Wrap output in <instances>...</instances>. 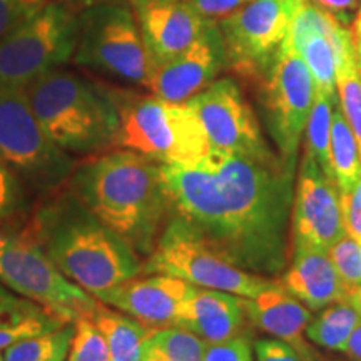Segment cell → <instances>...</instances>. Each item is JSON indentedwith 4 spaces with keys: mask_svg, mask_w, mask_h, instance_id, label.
Here are the masks:
<instances>
[{
    "mask_svg": "<svg viewBox=\"0 0 361 361\" xmlns=\"http://www.w3.org/2000/svg\"><path fill=\"white\" fill-rule=\"evenodd\" d=\"M355 42V51H356V59H358V66L361 71V35H353Z\"/></svg>",
    "mask_w": 361,
    "mask_h": 361,
    "instance_id": "f6af8a7d",
    "label": "cell"
},
{
    "mask_svg": "<svg viewBox=\"0 0 361 361\" xmlns=\"http://www.w3.org/2000/svg\"><path fill=\"white\" fill-rule=\"evenodd\" d=\"M66 361H111L109 348L92 316H80Z\"/></svg>",
    "mask_w": 361,
    "mask_h": 361,
    "instance_id": "f1b7e54d",
    "label": "cell"
},
{
    "mask_svg": "<svg viewBox=\"0 0 361 361\" xmlns=\"http://www.w3.org/2000/svg\"><path fill=\"white\" fill-rule=\"evenodd\" d=\"M329 161L340 196L353 191L361 176V156L356 137L340 106H335L329 130Z\"/></svg>",
    "mask_w": 361,
    "mask_h": 361,
    "instance_id": "7402d4cb",
    "label": "cell"
},
{
    "mask_svg": "<svg viewBox=\"0 0 361 361\" xmlns=\"http://www.w3.org/2000/svg\"><path fill=\"white\" fill-rule=\"evenodd\" d=\"M188 104L200 119L213 151L250 156L274 152L266 142L250 101L234 79L214 80Z\"/></svg>",
    "mask_w": 361,
    "mask_h": 361,
    "instance_id": "4fadbf2b",
    "label": "cell"
},
{
    "mask_svg": "<svg viewBox=\"0 0 361 361\" xmlns=\"http://www.w3.org/2000/svg\"><path fill=\"white\" fill-rule=\"evenodd\" d=\"M35 117L49 139L69 154H94L116 146L119 112L111 89L61 66L25 85Z\"/></svg>",
    "mask_w": 361,
    "mask_h": 361,
    "instance_id": "277c9868",
    "label": "cell"
},
{
    "mask_svg": "<svg viewBox=\"0 0 361 361\" xmlns=\"http://www.w3.org/2000/svg\"><path fill=\"white\" fill-rule=\"evenodd\" d=\"M51 316L42 306L34 301L22 298L8 290L0 283V328L2 326H17L32 319Z\"/></svg>",
    "mask_w": 361,
    "mask_h": 361,
    "instance_id": "4dcf8cb0",
    "label": "cell"
},
{
    "mask_svg": "<svg viewBox=\"0 0 361 361\" xmlns=\"http://www.w3.org/2000/svg\"><path fill=\"white\" fill-rule=\"evenodd\" d=\"M202 361H252L251 343L245 335L228 341L211 343L206 346Z\"/></svg>",
    "mask_w": 361,
    "mask_h": 361,
    "instance_id": "1f68e13d",
    "label": "cell"
},
{
    "mask_svg": "<svg viewBox=\"0 0 361 361\" xmlns=\"http://www.w3.org/2000/svg\"><path fill=\"white\" fill-rule=\"evenodd\" d=\"M67 188L139 258H147L169 218L162 164L128 149L75 164Z\"/></svg>",
    "mask_w": 361,
    "mask_h": 361,
    "instance_id": "3957f363",
    "label": "cell"
},
{
    "mask_svg": "<svg viewBox=\"0 0 361 361\" xmlns=\"http://www.w3.org/2000/svg\"><path fill=\"white\" fill-rule=\"evenodd\" d=\"M351 32H353V35H361V8L358 16H356L353 25H351Z\"/></svg>",
    "mask_w": 361,
    "mask_h": 361,
    "instance_id": "bcb514c9",
    "label": "cell"
},
{
    "mask_svg": "<svg viewBox=\"0 0 361 361\" xmlns=\"http://www.w3.org/2000/svg\"><path fill=\"white\" fill-rule=\"evenodd\" d=\"M188 2L196 8L202 19L218 24L219 20H224L250 0H188Z\"/></svg>",
    "mask_w": 361,
    "mask_h": 361,
    "instance_id": "e575fe53",
    "label": "cell"
},
{
    "mask_svg": "<svg viewBox=\"0 0 361 361\" xmlns=\"http://www.w3.org/2000/svg\"><path fill=\"white\" fill-rule=\"evenodd\" d=\"M360 319L358 311L350 305L348 300H343L326 306L316 318H311L305 335L310 341L323 348L341 351Z\"/></svg>",
    "mask_w": 361,
    "mask_h": 361,
    "instance_id": "d4e9b609",
    "label": "cell"
},
{
    "mask_svg": "<svg viewBox=\"0 0 361 361\" xmlns=\"http://www.w3.org/2000/svg\"><path fill=\"white\" fill-rule=\"evenodd\" d=\"M328 256L346 293L361 286V246L350 234L338 239L328 250Z\"/></svg>",
    "mask_w": 361,
    "mask_h": 361,
    "instance_id": "f546056e",
    "label": "cell"
},
{
    "mask_svg": "<svg viewBox=\"0 0 361 361\" xmlns=\"http://www.w3.org/2000/svg\"><path fill=\"white\" fill-rule=\"evenodd\" d=\"M0 283L64 323L92 316L101 305L71 283L32 239L16 229H0Z\"/></svg>",
    "mask_w": 361,
    "mask_h": 361,
    "instance_id": "ba28073f",
    "label": "cell"
},
{
    "mask_svg": "<svg viewBox=\"0 0 361 361\" xmlns=\"http://www.w3.org/2000/svg\"><path fill=\"white\" fill-rule=\"evenodd\" d=\"M346 300L350 301V305L353 306V308L358 311V314L361 316V286L355 288V290H351L348 293V296H346Z\"/></svg>",
    "mask_w": 361,
    "mask_h": 361,
    "instance_id": "7bdbcfd3",
    "label": "cell"
},
{
    "mask_svg": "<svg viewBox=\"0 0 361 361\" xmlns=\"http://www.w3.org/2000/svg\"><path fill=\"white\" fill-rule=\"evenodd\" d=\"M32 211V191L0 159V229L25 224Z\"/></svg>",
    "mask_w": 361,
    "mask_h": 361,
    "instance_id": "4316f807",
    "label": "cell"
},
{
    "mask_svg": "<svg viewBox=\"0 0 361 361\" xmlns=\"http://www.w3.org/2000/svg\"><path fill=\"white\" fill-rule=\"evenodd\" d=\"M226 69V49L219 27L209 22L200 39L179 56L156 67L149 90L169 102H188Z\"/></svg>",
    "mask_w": 361,
    "mask_h": 361,
    "instance_id": "9a60e30c",
    "label": "cell"
},
{
    "mask_svg": "<svg viewBox=\"0 0 361 361\" xmlns=\"http://www.w3.org/2000/svg\"><path fill=\"white\" fill-rule=\"evenodd\" d=\"M147 346L161 351L171 361H202L207 343L186 328L168 326L154 329Z\"/></svg>",
    "mask_w": 361,
    "mask_h": 361,
    "instance_id": "83f0119b",
    "label": "cell"
},
{
    "mask_svg": "<svg viewBox=\"0 0 361 361\" xmlns=\"http://www.w3.org/2000/svg\"><path fill=\"white\" fill-rule=\"evenodd\" d=\"M169 216L247 273L278 276L293 255L296 164L276 152L213 151L189 166L162 164Z\"/></svg>",
    "mask_w": 361,
    "mask_h": 361,
    "instance_id": "6da1fadb",
    "label": "cell"
},
{
    "mask_svg": "<svg viewBox=\"0 0 361 361\" xmlns=\"http://www.w3.org/2000/svg\"><path fill=\"white\" fill-rule=\"evenodd\" d=\"M144 361H171L168 356H164L161 353V351H157L156 348H151V346H147V351H146V360Z\"/></svg>",
    "mask_w": 361,
    "mask_h": 361,
    "instance_id": "ee69618b",
    "label": "cell"
},
{
    "mask_svg": "<svg viewBox=\"0 0 361 361\" xmlns=\"http://www.w3.org/2000/svg\"><path fill=\"white\" fill-rule=\"evenodd\" d=\"M141 274H169L192 286L252 298L268 286L269 278L247 273L228 263L180 221L168 218L154 251L142 263Z\"/></svg>",
    "mask_w": 361,
    "mask_h": 361,
    "instance_id": "30bf717a",
    "label": "cell"
},
{
    "mask_svg": "<svg viewBox=\"0 0 361 361\" xmlns=\"http://www.w3.org/2000/svg\"><path fill=\"white\" fill-rule=\"evenodd\" d=\"M75 323L59 326L22 338L4 350V361H66L69 355Z\"/></svg>",
    "mask_w": 361,
    "mask_h": 361,
    "instance_id": "cb8c5ba5",
    "label": "cell"
},
{
    "mask_svg": "<svg viewBox=\"0 0 361 361\" xmlns=\"http://www.w3.org/2000/svg\"><path fill=\"white\" fill-rule=\"evenodd\" d=\"M57 2H62L64 6L69 7L72 12L80 13L92 7L111 6V4H124L126 0H57Z\"/></svg>",
    "mask_w": 361,
    "mask_h": 361,
    "instance_id": "ab89813d",
    "label": "cell"
},
{
    "mask_svg": "<svg viewBox=\"0 0 361 361\" xmlns=\"http://www.w3.org/2000/svg\"><path fill=\"white\" fill-rule=\"evenodd\" d=\"M308 2L313 4L316 7L323 8V11L333 13V16H335L340 22H343V24H345L350 12L356 11L360 6V0H308Z\"/></svg>",
    "mask_w": 361,
    "mask_h": 361,
    "instance_id": "74e56055",
    "label": "cell"
},
{
    "mask_svg": "<svg viewBox=\"0 0 361 361\" xmlns=\"http://www.w3.org/2000/svg\"><path fill=\"white\" fill-rule=\"evenodd\" d=\"M338 106L353 130L361 156V71L356 59L353 32L335 54Z\"/></svg>",
    "mask_w": 361,
    "mask_h": 361,
    "instance_id": "603a6c76",
    "label": "cell"
},
{
    "mask_svg": "<svg viewBox=\"0 0 361 361\" xmlns=\"http://www.w3.org/2000/svg\"><path fill=\"white\" fill-rule=\"evenodd\" d=\"M134 16L154 71L191 47L209 24L188 0H162Z\"/></svg>",
    "mask_w": 361,
    "mask_h": 361,
    "instance_id": "e0dca14e",
    "label": "cell"
},
{
    "mask_svg": "<svg viewBox=\"0 0 361 361\" xmlns=\"http://www.w3.org/2000/svg\"><path fill=\"white\" fill-rule=\"evenodd\" d=\"M336 104L338 101L335 99H329L323 92L314 90L313 106L305 129V149L331 179H335V176L329 161V130H331L333 107Z\"/></svg>",
    "mask_w": 361,
    "mask_h": 361,
    "instance_id": "484cf974",
    "label": "cell"
},
{
    "mask_svg": "<svg viewBox=\"0 0 361 361\" xmlns=\"http://www.w3.org/2000/svg\"><path fill=\"white\" fill-rule=\"evenodd\" d=\"M341 353H345L348 358L355 361H361V319L356 324V328L351 333L348 341L345 343V346L341 348Z\"/></svg>",
    "mask_w": 361,
    "mask_h": 361,
    "instance_id": "f35d334b",
    "label": "cell"
},
{
    "mask_svg": "<svg viewBox=\"0 0 361 361\" xmlns=\"http://www.w3.org/2000/svg\"><path fill=\"white\" fill-rule=\"evenodd\" d=\"M75 66L149 87L154 64L144 44L137 19L128 4H111L78 13Z\"/></svg>",
    "mask_w": 361,
    "mask_h": 361,
    "instance_id": "52a82bcc",
    "label": "cell"
},
{
    "mask_svg": "<svg viewBox=\"0 0 361 361\" xmlns=\"http://www.w3.org/2000/svg\"><path fill=\"white\" fill-rule=\"evenodd\" d=\"M52 264L94 298L142 273L141 258L74 192L49 194L24 224Z\"/></svg>",
    "mask_w": 361,
    "mask_h": 361,
    "instance_id": "7a4b0ae2",
    "label": "cell"
},
{
    "mask_svg": "<svg viewBox=\"0 0 361 361\" xmlns=\"http://www.w3.org/2000/svg\"><path fill=\"white\" fill-rule=\"evenodd\" d=\"M345 234L340 189L305 149L293 200V247L328 251Z\"/></svg>",
    "mask_w": 361,
    "mask_h": 361,
    "instance_id": "5bb4252c",
    "label": "cell"
},
{
    "mask_svg": "<svg viewBox=\"0 0 361 361\" xmlns=\"http://www.w3.org/2000/svg\"><path fill=\"white\" fill-rule=\"evenodd\" d=\"M78 13L52 0L0 39V87H22L64 66L78 42Z\"/></svg>",
    "mask_w": 361,
    "mask_h": 361,
    "instance_id": "9c48e42d",
    "label": "cell"
},
{
    "mask_svg": "<svg viewBox=\"0 0 361 361\" xmlns=\"http://www.w3.org/2000/svg\"><path fill=\"white\" fill-rule=\"evenodd\" d=\"M268 133L283 161L296 164L298 151L314 99L313 75L290 40L258 84Z\"/></svg>",
    "mask_w": 361,
    "mask_h": 361,
    "instance_id": "7c38bea8",
    "label": "cell"
},
{
    "mask_svg": "<svg viewBox=\"0 0 361 361\" xmlns=\"http://www.w3.org/2000/svg\"><path fill=\"white\" fill-rule=\"evenodd\" d=\"M306 0H250L218 22L226 49V69L259 84L281 51L291 22Z\"/></svg>",
    "mask_w": 361,
    "mask_h": 361,
    "instance_id": "8fae6325",
    "label": "cell"
},
{
    "mask_svg": "<svg viewBox=\"0 0 361 361\" xmlns=\"http://www.w3.org/2000/svg\"><path fill=\"white\" fill-rule=\"evenodd\" d=\"M20 2V0H16V4H19ZM19 11H20V8H19Z\"/></svg>",
    "mask_w": 361,
    "mask_h": 361,
    "instance_id": "c3c4849f",
    "label": "cell"
},
{
    "mask_svg": "<svg viewBox=\"0 0 361 361\" xmlns=\"http://www.w3.org/2000/svg\"><path fill=\"white\" fill-rule=\"evenodd\" d=\"M119 129L116 146L166 166H189L211 152L204 129L188 102H169L154 94L111 89Z\"/></svg>",
    "mask_w": 361,
    "mask_h": 361,
    "instance_id": "5b68a950",
    "label": "cell"
},
{
    "mask_svg": "<svg viewBox=\"0 0 361 361\" xmlns=\"http://www.w3.org/2000/svg\"><path fill=\"white\" fill-rule=\"evenodd\" d=\"M276 281L311 311L323 310L348 296L328 251L313 247H293L291 264Z\"/></svg>",
    "mask_w": 361,
    "mask_h": 361,
    "instance_id": "d6986e66",
    "label": "cell"
},
{
    "mask_svg": "<svg viewBox=\"0 0 361 361\" xmlns=\"http://www.w3.org/2000/svg\"><path fill=\"white\" fill-rule=\"evenodd\" d=\"M0 361H4V356H2V351H0Z\"/></svg>",
    "mask_w": 361,
    "mask_h": 361,
    "instance_id": "7dc6e473",
    "label": "cell"
},
{
    "mask_svg": "<svg viewBox=\"0 0 361 361\" xmlns=\"http://www.w3.org/2000/svg\"><path fill=\"white\" fill-rule=\"evenodd\" d=\"M157 2H162V0H126V4H128L130 11L134 13H139L141 11H144V8L154 6Z\"/></svg>",
    "mask_w": 361,
    "mask_h": 361,
    "instance_id": "b9f144b4",
    "label": "cell"
},
{
    "mask_svg": "<svg viewBox=\"0 0 361 361\" xmlns=\"http://www.w3.org/2000/svg\"><path fill=\"white\" fill-rule=\"evenodd\" d=\"M25 17L17 7L16 0H0V39L19 25Z\"/></svg>",
    "mask_w": 361,
    "mask_h": 361,
    "instance_id": "8d00e7d4",
    "label": "cell"
},
{
    "mask_svg": "<svg viewBox=\"0 0 361 361\" xmlns=\"http://www.w3.org/2000/svg\"><path fill=\"white\" fill-rule=\"evenodd\" d=\"M341 209L346 234L361 246V176L353 191L341 196Z\"/></svg>",
    "mask_w": 361,
    "mask_h": 361,
    "instance_id": "836d02e7",
    "label": "cell"
},
{
    "mask_svg": "<svg viewBox=\"0 0 361 361\" xmlns=\"http://www.w3.org/2000/svg\"><path fill=\"white\" fill-rule=\"evenodd\" d=\"M258 361H305L291 345L281 340H259L255 343Z\"/></svg>",
    "mask_w": 361,
    "mask_h": 361,
    "instance_id": "d590c367",
    "label": "cell"
},
{
    "mask_svg": "<svg viewBox=\"0 0 361 361\" xmlns=\"http://www.w3.org/2000/svg\"><path fill=\"white\" fill-rule=\"evenodd\" d=\"M64 322L56 318V316H45V318L32 319V322H25L17 326H2L0 328V351H4L7 346H11L12 343L22 340V338L37 335V333L47 331L62 324Z\"/></svg>",
    "mask_w": 361,
    "mask_h": 361,
    "instance_id": "d6a6232c",
    "label": "cell"
},
{
    "mask_svg": "<svg viewBox=\"0 0 361 361\" xmlns=\"http://www.w3.org/2000/svg\"><path fill=\"white\" fill-rule=\"evenodd\" d=\"M247 322L252 326L291 345L305 361H313V350L305 341V329L313 318L311 310L293 298L276 279H271L252 298H243Z\"/></svg>",
    "mask_w": 361,
    "mask_h": 361,
    "instance_id": "ac0fdd59",
    "label": "cell"
},
{
    "mask_svg": "<svg viewBox=\"0 0 361 361\" xmlns=\"http://www.w3.org/2000/svg\"><path fill=\"white\" fill-rule=\"evenodd\" d=\"M51 2L52 0H20V2L17 4V7L20 8L22 16H24L25 19H29V17H32L34 13H37L40 8H44Z\"/></svg>",
    "mask_w": 361,
    "mask_h": 361,
    "instance_id": "60d3db41",
    "label": "cell"
},
{
    "mask_svg": "<svg viewBox=\"0 0 361 361\" xmlns=\"http://www.w3.org/2000/svg\"><path fill=\"white\" fill-rule=\"evenodd\" d=\"M0 159L35 194L59 191L75 161L56 146L35 117L25 85L0 87Z\"/></svg>",
    "mask_w": 361,
    "mask_h": 361,
    "instance_id": "8992f818",
    "label": "cell"
},
{
    "mask_svg": "<svg viewBox=\"0 0 361 361\" xmlns=\"http://www.w3.org/2000/svg\"><path fill=\"white\" fill-rule=\"evenodd\" d=\"M243 296L197 288L184 303L176 326L196 333L207 345L243 336L246 326Z\"/></svg>",
    "mask_w": 361,
    "mask_h": 361,
    "instance_id": "ffe728a7",
    "label": "cell"
},
{
    "mask_svg": "<svg viewBox=\"0 0 361 361\" xmlns=\"http://www.w3.org/2000/svg\"><path fill=\"white\" fill-rule=\"evenodd\" d=\"M92 319L107 343L111 361L146 360L147 341L154 328L146 326L123 311L106 308L102 303L97 306Z\"/></svg>",
    "mask_w": 361,
    "mask_h": 361,
    "instance_id": "44dd1931",
    "label": "cell"
},
{
    "mask_svg": "<svg viewBox=\"0 0 361 361\" xmlns=\"http://www.w3.org/2000/svg\"><path fill=\"white\" fill-rule=\"evenodd\" d=\"M194 290L196 286L169 274H149L117 284L96 300L157 329L178 324L183 306Z\"/></svg>",
    "mask_w": 361,
    "mask_h": 361,
    "instance_id": "2e32d148",
    "label": "cell"
}]
</instances>
